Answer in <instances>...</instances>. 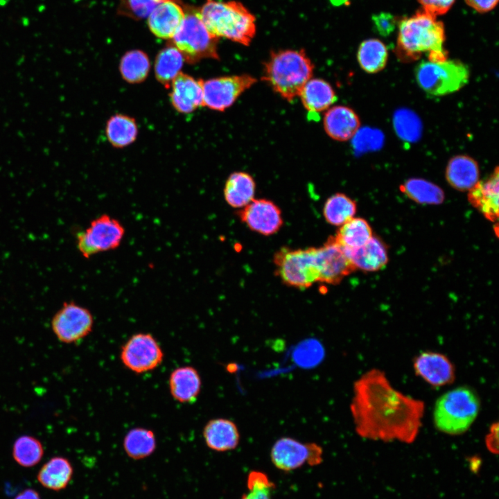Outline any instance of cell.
Here are the masks:
<instances>
[{"instance_id": "cell-1", "label": "cell", "mask_w": 499, "mask_h": 499, "mask_svg": "<svg viewBox=\"0 0 499 499\" xmlns=\"http://www.w3.org/2000/svg\"><path fill=\"white\" fill-rule=\"evenodd\" d=\"M350 410L360 437L411 443L421 426L424 403L395 389L383 371L372 369L354 383Z\"/></svg>"}, {"instance_id": "cell-2", "label": "cell", "mask_w": 499, "mask_h": 499, "mask_svg": "<svg viewBox=\"0 0 499 499\" xmlns=\"http://www.w3.org/2000/svg\"><path fill=\"white\" fill-rule=\"evenodd\" d=\"M444 40L443 23L422 9L401 21L397 53L405 60H416L421 53H428L429 61L443 62L447 60Z\"/></svg>"}, {"instance_id": "cell-3", "label": "cell", "mask_w": 499, "mask_h": 499, "mask_svg": "<svg viewBox=\"0 0 499 499\" xmlns=\"http://www.w3.org/2000/svg\"><path fill=\"white\" fill-rule=\"evenodd\" d=\"M314 64L304 49L272 51L263 64L262 80L291 102L312 78Z\"/></svg>"}, {"instance_id": "cell-4", "label": "cell", "mask_w": 499, "mask_h": 499, "mask_svg": "<svg viewBox=\"0 0 499 499\" xmlns=\"http://www.w3.org/2000/svg\"><path fill=\"white\" fill-rule=\"evenodd\" d=\"M199 10L204 26L215 37L248 46L255 36L256 17L239 1L206 0Z\"/></svg>"}, {"instance_id": "cell-5", "label": "cell", "mask_w": 499, "mask_h": 499, "mask_svg": "<svg viewBox=\"0 0 499 499\" xmlns=\"http://www.w3.org/2000/svg\"><path fill=\"white\" fill-rule=\"evenodd\" d=\"M480 400L470 388L459 387L441 396L433 412L435 427L441 432L460 435L470 428L480 410Z\"/></svg>"}, {"instance_id": "cell-6", "label": "cell", "mask_w": 499, "mask_h": 499, "mask_svg": "<svg viewBox=\"0 0 499 499\" xmlns=\"http://www.w3.org/2000/svg\"><path fill=\"white\" fill-rule=\"evenodd\" d=\"M184 19L171 39V44L189 62L204 58L218 59V38L207 29L198 8L184 6Z\"/></svg>"}, {"instance_id": "cell-7", "label": "cell", "mask_w": 499, "mask_h": 499, "mask_svg": "<svg viewBox=\"0 0 499 499\" xmlns=\"http://www.w3.org/2000/svg\"><path fill=\"white\" fill-rule=\"evenodd\" d=\"M468 67L459 60L423 61L415 69L419 86L428 94L441 96L457 91L469 80Z\"/></svg>"}, {"instance_id": "cell-8", "label": "cell", "mask_w": 499, "mask_h": 499, "mask_svg": "<svg viewBox=\"0 0 499 499\" xmlns=\"http://www.w3.org/2000/svg\"><path fill=\"white\" fill-rule=\"evenodd\" d=\"M273 262L277 277L288 286L305 289L319 281L315 247H283L275 253Z\"/></svg>"}, {"instance_id": "cell-9", "label": "cell", "mask_w": 499, "mask_h": 499, "mask_svg": "<svg viewBox=\"0 0 499 499\" xmlns=\"http://www.w3.org/2000/svg\"><path fill=\"white\" fill-rule=\"evenodd\" d=\"M125 229L116 218L104 213L92 220L84 230L78 232L76 246L85 259L118 248Z\"/></svg>"}, {"instance_id": "cell-10", "label": "cell", "mask_w": 499, "mask_h": 499, "mask_svg": "<svg viewBox=\"0 0 499 499\" xmlns=\"http://www.w3.org/2000/svg\"><path fill=\"white\" fill-rule=\"evenodd\" d=\"M164 357L160 344L149 333L133 334L123 344L120 351L123 365L137 374L157 369L162 363Z\"/></svg>"}, {"instance_id": "cell-11", "label": "cell", "mask_w": 499, "mask_h": 499, "mask_svg": "<svg viewBox=\"0 0 499 499\" xmlns=\"http://www.w3.org/2000/svg\"><path fill=\"white\" fill-rule=\"evenodd\" d=\"M94 324L91 312L72 301L63 303L51 322L53 334L64 344H74L82 340L91 333Z\"/></svg>"}, {"instance_id": "cell-12", "label": "cell", "mask_w": 499, "mask_h": 499, "mask_svg": "<svg viewBox=\"0 0 499 499\" xmlns=\"http://www.w3.org/2000/svg\"><path fill=\"white\" fill-rule=\"evenodd\" d=\"M256 82V79L249 74L220 76L203 81V105L222 112Z\"/></svg>"}, {"instance_id": "cell-13", "label": "cell", "mask_w": 499, "mask_h": 499, "mask_svg": "<svg viewBox=\"0 0 499 499\" xmlns=\"http://www.w3.org/2000/svg\"><path fill=\"white\" fill-rule=\"evenodd\" d=\"M271 460L279 470L290 471L307 463L316 465L322 460V449L315 443H302L291 437H283L273 444Z\"/></svg>"}, {"instance_id": "cell-14", "label": "cell", "mask_w": 499, "mask_h": 499, "mask_svg": "<svg viewBox=\"0 0 499 499\" xmlns=\"http://www.w3.org/2000/svg\"><path fill=\"white\" fill-rule=\"evenodd\" d=\"M319 271L318 282L336 285L356 269L345 250L329 237L322 246L315 247Z\"/></svg>"}, {"instance_id": "cell-15", "label": "cell", "mask_w": 499, "mask_h": 499, "mask_svg": "<svg viewBox=\"0 0 499 499\" xmlns=\"http://www.w3.org/2000/svg\"><path fill=\"white\" fill-rule=\"evenodd\" d=\"M238 215L250 229L264 236L278 232L283 222L279 207L267 199H254Z\"/></svg>"}, {"instance_id": "cell-16", "label": "cell", "mask_w": 499, "mask_h": 499, "mask_svg": "<svg viewBox=\"0 0 499 499\" xmlns=\"http://www.w3.org/2000/svg\"><path fill=\"white\" fill-rule=\"evenodd\" d=\"M416 374L434 387L452 383L455 379L453 364L444 355L432 351L419 354L414 360Z\"/></svg>"}, {"instance_id": "cell-17", "label": "cell", "mask_w": 499, "mask_h": 499, "mask_svg": "<svg viewBox=\"0 0 499 499\" xmlns=\"http://www.w3.org/2000/svg\"><path fill=\"white\" fill-rule=\"evenodd\" d=\"M184 17V7L177 0H165L157 3L149 14L148 24L156 37L172 39Z\"/></svg>"}, {"instance_id": "cell-18", "label": "cell", "mask_w": 499, "mask_h": 499, "mask_svg": "<svg viewBox=\"0 0 499 499\" xmlns=\"http://www.w3.org/2000/svg\"><path fill=\"white\" fill-rule=\"evenodd\" d=\"M203 80L180 73L171 82L170 99L179 112H193L203 105Z\"/></svg>"}, {"instance_id": "cell-19", "label": "cell", "mask_w": 499, "mask_h": 499, "mask_svg": "<svg viewBox=\"0 0 499 499\" xmlns=\"http://www.w3.org/2000/svg\"><path fill=\"white\" fill-rule=\"evenodd\" d=\"M498 167L486 180L479 181L470 191L468 199L471 205L489 220L498 218L499 177Z\"/></svg>"}, {"instance_id": "cell-20", "label": "cell", "mask_w": 499, "mask_h": 499, "mask_svg": "<svg viewBox=\"0 0 499 499\" xmlns=\"http://www.w3.org/2000/svg\"><path fill=\"white\" fill-rule=\"evenodd\" d=\"M360 121L358 115L351 107L335 105L329 107L324 116V128L333 139L346 141L358 132Z\"/></svg>"}, {"instance_id": "cell-21", "label": "cell", "mask_w": 499, "mask_h": 499, "mask_svg": "<svg viewBox=\"0 0 499 499\" xmlns=\"http://www.w3.org/2000/svg\"><path fill=\"white\" fill-rule=\"evenodd\" d=\"M168 388L171 396L177 402L193 403L200 395L202 378L194 367L180 366L170 372Z\"/></svg>"}, {"instance_id": "cell-22", "label": "cell", "mask_w": 499, "mask_h": 499, "mask_svg": "<svg viewBox=\"0 0 499 499\" xmlns=\"http://www.w3.org/2000/svg\"><path fill=\"white\" fill-rule=\"evenodd\" d=\"M202 435L207 447L217 452L234 450L240 441L236 424L225 418L209 420L203 428Z\"/></svg>"}, {"instance_id": "cell-23", "label": "cell", "mask_w": 499, "mask_h": 499, "mask_svg": "<svg viewBox=\"0 0 499 499\" xmlns=\"http://www.w3.org/2000/svg\"><path fill=\"white\" fill-rule=\"evenodd\" d=\"M445 176L455 189L469 191L480 181L478 164L468 155L454 156L448 162Z\"/></svg>"}, {"instance_id": "cell-24", "label": "cell", "mask_w": 499, "mask_h": 499, "mask_svg": "<svg viewBox=\"0 0 499 499\" xmlns=\"http://www.w3.org/2000/svg\"><path fill=\"white\" fill-rule=\"evenodd\" d=\"M356 269L365 272H376L382 270L388 262V254L385 245L376 236H372L362 246L351 250H346Z\"/></svg>"}, {"instance_id": "cell-25", "label": "cell", "mask_w": 499, "mask_h": 499, "mask_svg": "<svg viewBox=\"0 0 499 499\" xmlns=\"http://www.w3.org/2000/svg\"><path fill=\"white\" fill-rule=\"evenodd\" d=\"M73 474V468L70 461L62 456H55L40 468L37 480L44 488L59 491L69 485Z\"/></svg>"}, {"instance_id": "cell-26", "label": "cell", "mask_w": 499, "mask_h": 499, "mask_svg": "<svg viewBox=\"0 0 499 499\" xmlns=\"http://www.w3.org/2000/svg\"><path fill=\"white\" fill-rule=\"evenodd\" d=\"M299 96L305 109L314 114L327 110L337 99L333 87L321 78H310Z\"/></svg>"}, {"instance_id": "cell-27", "label": "cell", "mask_w": 499, "mask_h": 499, "mask_svg": "<svg viewBox=\"0 0 499 499\" xmlns=\"http://www.w3.org/2000/svg\"><path fill=\"white\" fill-rule=\"evenodd\" d=\"M255 191L256 183L252 176L238 171L229 175L225 184L223 195L230 207L242 209L254 200Z\"/></svg>"}, {"instance_id": "cell-28", "label": "cell", "mask_w": 499, "mask_h": 499, "mask_svg": "<svg viewBox=\"0 0 499 499\" xmlns=\"http://www.w3.org/2000/svg\"><path fill=\"white\" fill-rule=\"evenodd\" d=\"M126 455L133 459H141L151 455L157 447L155 432L147 428L135 427L127 432L123 440Z\"/></svg>"}, {"instance_id": "cell-29", "label": "cell", "mask_w": 499, "mask_h": 499, "mask_svg": "<svg viewBox=\"0 0 499 499\" xmlns=\"http://www.w3.org/2000/svg\"><path fill=\"white\" fill-rule=\"evenodd\" d=\"M184 60L182 53L172 44L162 49L155 60L157 80L168 87L173 79L181 73Z\"/></svg>"}, {"instance_id": "cell-30", "label": "cell", "mask_w": 499, "mask_h": 499, "mask_svg": "<svg viewBox=\"0 0 499 499\" xmlns=\"http://www.w3.org/2000/svg\"><path fill=\"white\" fill-rule=\"evenodd\" d=\"M106 136L116 148H124L132 143L138 134V126L132 117L123 114L112 116L107 122Z\"/></svg>"}, {"instance_id": "cell-31", "label": "cell", "mask_w": 499, "mask_h": 499, "mask_svg": "<svg viewBox=\"0 0 499 499\" xmlns=\"http://www.w3.org/2000/svg\"><path fill=\"white\" fill-rule=\"evenodd\" d=\"M372 236L369 224L361 218H351L341 225L334 236L336 241L346 250L362 246Z\"/></svg>"}, {"instance_id": "cell-32", "label": "cell", "mask_w": 499, "mask_h": 499, "mask_svg": "<svg viewBox=\"0 0 499 499\" xmlns=\"http://www.w3.org/2000/svg\"><path fill=\"white\" fill-rule=\"evenodd\" d=\"M388 58L385 44L377 39L364 40L359 46L357 59L360 67L367 73H376L386 66Z\"/></svg>"}, {"instance_id": "cell-33", "label": "cell", "mask_w": 499, "mask_h": 499, "mask_svg": "<svg viewBox=\"0 0 499 499\" xmlns=\"http://www.w3.org/2000/svg\"><path fill=\"white\" fill-rule=\"evenodd\" d=\"M400 190L410 199L420 204H439L444 200L443 190L424 179H408L400 186Z\"/></svg>"}, {"instance_id": "cell-34", "label": "cell", "mask_w": 499, "mask_h": 499, "mask_svg": "<svg viewBox=\"0 0 499 499\" xmlns=\"http://www.w3.org/2000/svg\"><path fill=\"white\" fill-rule=\"evenodd\" d=\"M356 202L344 193H337L331 195L323 207V216L326 221L334 226H341L356 213Z\"/></svg>"}, {"instance_id": "cell-35", "label": "cell", "mask_w": 499, "mask_h": 499, "mask_svg": "<svg viewBox=\"0 0 499 499\" xmlns=\"http://www.w3.org/2000/svg\"><path fill=\"white\" fill-rule=\"evenodd\" d=\"M150 62L148 55L141 50H131L121 58L119 70L122 78L134 84L143 82L148 76Z\"/></svg>"}, {"instance_id": "cell-36", "label": "cell", "mask_w": 499, "mask_h": 499, "mask_svg": "<svg viewBox=\"0 0 499 499\" xmlns=\"http://www.w3.org/2000/svg\"><path fill=\"white\" fill-rule=\"evenodd\" d=\"M42 443L36 437L24 435L17 437L12 447V456L17 464L24 468L36 466L44 456Z\"/></svg>"}, {"instance_id": "cell-37", "label": "cell", "mask_w": 499, "mask_h": 499, "mask_svg": "<svg viewBox=\"0 0 499 499\" xmlns=\"http://www.w3.org/2000/svg\"><path fill=\"white\" fill-rule=\"evenodd\" d=\"M274 486L263 472L254 471L247 478V492L241 499H271Z\"/></svg>"}, {"instance_id": "cell-38", "label": "cell", "mask_w": 499, "mask_h": 499, "mask_svg": "<svg viewBox=\"0 0 499 499\" xmlns=\"http://www.w3.org/2000/svg\"><path fill=\"white\" fill-rule=\"evenodd\" d=\"M157 3V0H121L118 11L122 15L139 19L148 17Z\"/></svg>"}, {"instance_id": "cell-39", "label": "cell", "mask_w": 499, "mask_h": 499, "mask_svg": "<svg viewBox=\"0 0 499 499\" xmlns=\"http://www.w3.org/2000/svg\"><path fill=\"white\" fill-rule=\"evenodd\" d=\"M322 349L319 343L312 340L304 342L296 350V361L304 366L317 364L322 356Z\"/></svg>"}, {"instance_id": "cell-40", "label": "cell", "mask_w": 499, "mask_h": 499, "mask_svg": "<svg viewBox=\"0 0 499 499\" xmlns=\"http://www.w3.org/2000/svg\"><path fill=\"white\" fill-rule=\"evenodd\" d=\"M378 33L382 36L390 35L396 26L395 17L388 12H380L372 16Z\"/></svg>"}, {"instance_id": "cell-41", "label": "cell", "mask_w": 499, "mask_h": 499, "mask_svg": "<svg viewBox=\"0 0 499 499\" xmlns=\"http://www.w3.org/2000/svg\"><path fill=\"white\" fill-rule=\"evenodd\" d=\"M423 10L437 17L445 14L452 7L455 0H418Z\"/></svg>"}, {"instance_id": "cell-42", "label": "cell", "mask_w": 499, "mask_h": 499, "mask_svg": "<svg viewBox=\"0 0 499 499\" xmlns=\"http://www.w3.org/2000/svg\"><path fill=\"white\" fill-rule=\"evenodd\" d=\"M474 10L480 12H486L493 10L499 0H464Z\"/></svg>"}, {"instance_id": "cell-43", "label": "cell", "mask_w": 499, "mask_h": 499, "mask_svg": "<svg viewBox=\"0 0 499 499\" xmlns=\"http://www.w3.org/2000/svg\"><path fill=\"white\" fill-rule=\"evenodd\" d=\"M498 427L496 423L491 426L486 439L487 447L493 453L495 450L497 452L498 450Z\"/></svg>"}, {"instance_id": "cell-44", "label": "cell", "mask_w": 499, "mask_h": 499, "mask_svg": "<svg viewBox=\"0 0 499 499\" xmlns=\"http://www.w3.org/2000/svg\"><path fill=\"white\" fill-rule=\"evenodd\" d=\"M14 499H41V498L35 489L28 488L19 493Z\"/></svg>"}, {"instance_id": "cell-45", "label": "cell", "mask_w": 499, "mask_h": 499, "mask_svg": "<svg viewBox=\"0 0 499 499\" xmlns=\"http://www.w3.org/2000/svg\"><path fill=\"white\" fill-rule=\"evenodd\" d=\"M157 1H158V3H159V2L162 1H165V0H157Z\"/></svg>"}]
</instances>
